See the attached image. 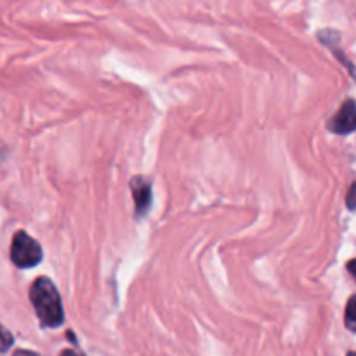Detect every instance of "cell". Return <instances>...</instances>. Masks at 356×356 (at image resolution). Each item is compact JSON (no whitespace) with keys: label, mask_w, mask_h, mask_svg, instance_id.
<instances>
[{"label":"cell","mask_w":356,"mask_h":356,"mask_svg":"<svg viewBox=\"0 0 356 356\" xmlns=\"http://www.w3.org/2000/svg\"><path fill=\"white\" fill-rule=\"evenodd\" d=\"M356 127V110H355V101L348 99L344 101L343 106L339 108L336 115H334L332 120H329L327 129L334 134L346 136L351 134Z\"/></svg>","instance_id":"cell-4"},{"label":"cell","mask_w":356,"mask_h":356,"mask_svg":"<svg viewBox=\"0 0 356 356\" xmlns=\"http://www.w3.org/2000/svg\"><path fill=\"white\" fill-rule=\"evenodd\" d=\"M13 356H38L37 353H33V351H26V350H17L14 351Z\"/></svg>","instance_id":"cell-8"},{"label":"cell","mask_w":356,"mask_h":356,"mask_svg":"<svg viewBox=\"0 0 356 356\" xmlns=\"http://www.w3.org/2000/svg\"><path fill=\"white\" fill-rule=\"evenodd\" d=\"M44 259L42 245L35 238H31L26 232H17L10 243V261L16 268L30 270Z\"/></svg>","instance_id":"cell-2"},{"label":"cell","mask_w":356,"mask_h":356,"mask_svg":"<svg viewBox=\"0 0 356 356\" xmlns=\"http://www.w3.org/2000/svg\"><path fill=\"white\" fill-rule=\"evenodd\" d=\"M132 200L136 205V218H145L152 207V181L145 176H136L131 179Z\"/></svg>","instance_id":"cell-3"},{"label":"cell","mask_w":356,"mask_h":356,"mask_svg":"<svg viewBox=\"0 0 356 356\" xmlns=\"http://www.w3.org/2000/svg\"><path fill=\"white\" fill-rule=\"evenodd\" d=\"M346 204L350 211H355V183L350 186V191H348V197H346Z\"/></svg>","instance_id":"cell-7"},{"label":"cell","mask_w":356,"mask_h":356,"mask_svg":"<svg viewBox=\"0 0 356 356\" xmlns=\"http://www.w3.org/2000/svg\"><path fill=\"white\" fill-rule=\"evenodd\" d=\"M14 344V337L9 330L3 325H0V353H6L9 351V348Z\"/></svg>","instance_id":"cell-5"},{"label":"cell","mask_w":356,"mask_h":356,"mask_svg":"<svg viewBox=\"0 0 356 356\" xmlns=\"http://www.w3.org/2000/svg\"><path fill=\"white\" fill-rule=\"evenodd\" d=\"M346 327L351 332H356V318H355V296L350 298L346 306Z\"/></svg>","instance_id":"cell-6"},{"label":"cell","mask_w":356,"mask_h":356,"mask_svg":"<svg viewBox=\"0 0 356 356\" xmlns=\"http://www.w3.org/2000/svg\"><path fill=\"white\" fill-rule=\"evenodd\" d=\"M348 356H355V353H353V351H350V353H348Z\"/></svg>","instance_id":"cell-10"},{"label":"cell","mask_w":356,"mask_h":356,"mask_svg":"<svg viewBox=\"0 0 356 356\" xmlns=\"http://www.w3.org/2000/svg\"><path fill=\"white\" fill-rule=\"evenodd\" d=\"M59 356H79L75 353V351H72V350H65V351H61V355Z\"/></svg>","instance_id":"cell-9"},{"label":"cell","mask_w":356,"mask_h":356,"mask_svg":"<svg viewBox=\"0 0 356 356\" xmlns=\"http://www.w3.org/2000/svg\"><path fill=\"white\" fill-rule=\"evenodd\" d=\"M30 301L38 320L47 329H58L65 323V309L56 285L47 277H40L31 284Z\"/></svg>","instance_id":"cell-1"}]
</instances>
